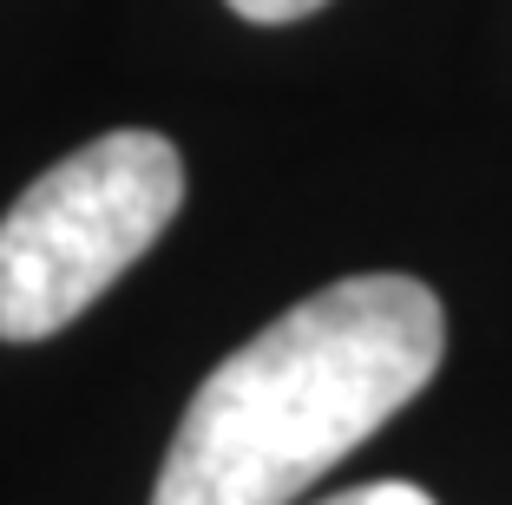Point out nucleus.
Listing matches in <instances>:
<instances>
[{"instance_id":"1","label":"nucleus","mask_w":512,"mask_h":505,"mask_svg":"<svg viewBox=\"0 0 512 505\" xmlns=\"http://www.w3.org/2000/svg\"><path fill=\"white\" fill-rule=\"evenodd\" d=\"M440 355L447 309L421 276H342L217 361L151 505H296L434 381Z\"/></svg>"},{"instance_id":"2","label":"nucleus","mask_w":512,"mask_h":505,"mask_svg":"<svg viewBox=\"0 0 512 505\" xmlns=\"http://www.w3.org/2000/svg\"><path fill=\"white\" fill-rule=\"evenodd\" d=\"M184 158L165 132H106L66 151L0 217V342H46L165 237Z\"/></svg>"},{"instance_id":"3","label":"nucleus","mask_w":512,"mask_h":505,"mask_svg":"<svg viewBox=\"0 0 512 505\" xmlns=\"http://www.w3.org/2000/svg\"><path fill=\"white\" fill-rule=\"evenodd\" d=\"M322 505H434L421 486H407V479H375V486H355V492H335Z\"/></svg>"},{"instance_id":"4","label":"nucleus","mask_w":512,"mask_h":505,"mask_svg":"<svg viewBox=\"0 0 512 505\" xmlns=\"http://www.w3.org/2000/svg\"><path fill=\"white\" fill-rule=\"evenodd\" d=\"M316 7H329V0H230V14L256 20V27H283V20H302Z\"/></svg>"}]
</instances>
